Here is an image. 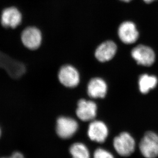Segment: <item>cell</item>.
<instances>
[{
	"label": "cell",
	"instance_id": "obj_5",
	"mask_svg": "<svg viewBox=\"0 0 158 158\" xmlns=\"http://www.w3.org/2000/svg\"><path fill=\"white\" fill-rule=\"evenodd\" d=\"M22 21L21 12L15 7L5 8L2 11L0 22L5 28L15 29L21 24Z\"/></svg>",
	"mask_w": 158,
	"mask_h": 158
},
{
	"label": "cell",
	"instance_id": "obj_3",
	"mask_svg": "<svg viewBox=\"0 0 158 158\" xmlns=\"http://www.w3.org/2000/svg\"><path fill=\"white\" fill-rule=\"evenodd\" d=\"M131 55L140 65L151 66L155 61V53L152 48L148 46L139 45L132 49Z\"/></svg>",
	"mask_w": 158,
	"mask_h": 158
},
{
	"label": "cell",
	"instance_id": "obj_16",
	"mask_svg": "<svg viewBox=\"0 0 158 158\" xmlns=\"http://www.w3.org/2000/svg\"><path fill=\"white\" fill-rule=\"evenodd\" d=\"M1 158H24V156L22 153L17 152H14L12 154V155L10 156V157H2Z\"/></svg>",
	"mask_w": 158,
	"mask_h": 158
},
{
	"label": "cell",
	"instance_id": "obj_12",
	"mask_svg": "<svg viewBox=\"0 0 158 158\" xmlns=\"http://www.w3.org/2000/svg\"><path fill=\"white\" fill-rule=\"evenodd\" d=\"M107 91V85L101 78H94L88 83L87 93L91 98H103L106 95Z\"/></svg>",
	"mask_w": 158,
	"mask_h": 158
},
{
	"label": "cell",
	"instance_id": "obj_11",
	"mask_svg": "<svg viewBox=\"0 0 158 158\" xmlns=\"http://www.w3.org/2000/svg\"><path fill=\"white\" fill-rule=\"evenodd\" d=\"M117 46L113 41H105L96 49L95 56L101 62H105L112 59L117 52Z\"/></svg>",
	"mask_w": 158,
	"mask_h": 158
},
{
	"label": "cell",
	"instance_id": "obj_2",
	"mask_svg": "<svg viewBox=\"0 0 158 158\" xmlns=\"http://www.w3.org/2000/svg\"><path fill=\"white\" fill-rule=\"evenodd\" d=\"M113 145L119 155L128 157L135 150V142L134 138L129 133L123 132L114 138Z\"/></svg>",
	"mask_w": 158,
	"mask_h": 158
},
{
	"label": "cell",
	"instance_id": "obj_6",
	"mask_svg": "<svg viewBox=\"0 0 158 158\" xmlns=\"http://www.w3.org/2000/svg\"><path fill=\"white\" fill-rule=\"evenodd\" d=\"M21 39L23 45L26 48L29 50H36L42 43V35L38 28L31 26L23 30Z\"/></svg>",
	"mask_w": 158,
	"mask_h": 158
},
{
	"label": "cell",
	"instance_id": "obj_14",
	"mask_svg": "<svg viewBox=\"0 0 158 158\" xmlns=\"http://www.w3.org/2000/svg\"><path fill=\"white\" fill-rule=\"evenodd\" d=\"M69 152L72 158H90L89 151L85 144L75 143L70 146Z\"/></svg>",
	"mask_w": 158,
	"mask_h": 158
},
{
	"label": "cell",
	"instance_id": "obj_4",
	"mask_svg": "<svg viewBox=\"0 0 158 158\" xmlns=\"http://www.w3.org/2000/svg\"><path fill=\"white\" fill-rule=\"evenodd\" d=\"M78 128V122L72 118L61 117L56 121V134L63 139L72 138L76 133Z\"/></svg>",
	"mask_w": 158,
	"mask_h": 158
},
{
	"label": "cell",
	"instance_id": "obj_9",
	"mask_svg": "<svg viewBox=\"0 0 158 158\" xmlns=\"http://www.w3.org/2000/svg\"><path fill=\"white\" fill-rule=\"evenodd\" d=\"M87 134L90 139L93 141L103 143L108 137V127L102 121L93 120L88 126Z\"/></svg>",
	"mask_w": 158,
	"mask_h": 158
},
{
	"label": "cell",
	"instance_id": "obj_18",
	"mask_svg": "<svg viewBox=\"0 0 158 158\" xmlns=\"http://www.w3.org/2000/svg\"><path fill=\"white\" fill-rule=\"evenodd\" d=\"M121 1H122L126 2H130L131 0H121Z\"/></svg>",
	"mask_w": 158,
	"mask_h": 158
},
{
	"label": "cell",
	"instance_id": "obj_7",
	"mask_svg": "<svg viewBox=\"0 0 158 158\" xmlns=\"http://www.w3.org/2000/svg\"><path fill=\"white\" fill-rule=\"evenodd\" d=\"M58 77L62 85L69 88L76 87L80 82L79 72L75 67L69 65L61 67L59 72Z\"/></svg>",
	"mask_w": 158,
	"mask_h": 158
},
{
	"label": "cell",
	"instance_id": "obj_8",
	"mask_svg": "<svg viewBox=\"0 0 158 158\" xmlns=\"http://www.w3.org/2000/svg\"><path fill=\"white\" fill-rule=\"evenodd\" d=\"M118 32L119 38L125 44L135 43L139 37L137 27L132 22L126 21L122 23L118 27Z\"/></svg>",
	"mask_w": 158,
	"mask_h": 158
},
{
	"label": "cell",
	"instance_id": "obj_17",
	"mask_svg": "<svg viewBox=\"0 0 158 158\" xmlns=\"http://www.w3.org/2000/svg\"><path fill=\"white\" fill-rule=\"evenodd\" d=\"M154 1L155 0H144V1L146 3H151Z\"/></svg>",
	"mask_w": 158,
	"mask_h": 158
},
{
	"label": "cell",
	"instance_id": "obj_13",
	"mask_svg": "<svg viewBox=\"0 0 158 158\" xmlns=\"http://www.w3.org/2000/svg\"><path fill=\"white\" fill-rule=\"evenodd\" d=\"M158 79L153 75L143 74L139 79V88L143 94L149 93L151 90L155 88L158 84Z\"/></svg>",
	"mask_w": 158,
	"mask_h": 158
},
{
	"label": "cell",
	"instance_id": "obj_1",
	"mask_svg": "<svg viewBox=\"0 0 158 158\" xmlns=\"http://www.w3.org/2000/svg\"><path fill=\"white\" fill-rule=\"evenodd\" d=\"M139 149L145 158L158 157V135L153 131L145 132L139 143Z\"/></svg>",
	"mask_w": 158,
	"mask_h": 158
},
{
	"label": "cell",
	"instance_id": "obj_15",
	"mask_svg": "<svg viewBox=\"0 0 158 158\" xmlns=\"http://www.w3.org/2000/svg\"><path fill=\"white\" fill-rule=\"evenodd\" d=\"M93 157L94 158H114L111 152L102 148H98L94 151Z\"/></svg>",
	"mask_w": 158,
	"mask_h": 158
},
{
	"label": "cell",
	"instance_id": "obj_19",
	"mask_svg": "<svg viewBox=\"0 0 158 158\" xmlns=\"http://www.w3.org/2000/svg\"><path fill=\"white\" fill-rule=\"evenodd\" d=\"M1 128H0V137H1Z\"/></svg>",
	"mask_w": 158,
	"mask_h": 158
},
{
	"label": "cell",
	"instance_id": "obj_10",
	"mask_svg": "<svg viewBox=\"0 0 158 158\" xmlns=\"http://www.w3.org/2000/svg\"><path fill=\"white\" fill-rule=\"evenodd\" d=\"M97 106L94 102L85 99H81L78 102L76 114L81 121H93L97 115Z\"/></svg>",
	"mask_w": 158,
	"mask_h": 158
}]
</instances>
